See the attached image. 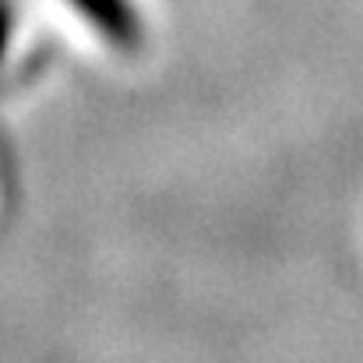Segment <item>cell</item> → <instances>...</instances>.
I'll return each mask as SVG.
<instances>
[{"label": "cell", "instance_id": "cell-1", "mask_svg": "<svg viewBox=\"0 0 363 363\" xmlns=\"http://www.w3.org/2000/svg\"><path fill=\"white\" fill-rule=\"evenodd\" d=\"M110 43L117 46H138L141 39V25L138 14L130 7V0H71Z\"/></svg>", "mask_w": 363, "mask_h": 363}, {"label": "cell", "instance_id": "cell-2", "mask_svg": "<svg viewBox=\"0 0 363 363\" xmlns=\"http://www.w3.org/2000/svg\"><path fill=\"white\" fill-rule=\"evenodd\" d=\"M11 32H14V11H11L7 0H0V60L11 46Z\"/></svg>", "mask_w": 363, "mask_h": 363}]
</instances>
